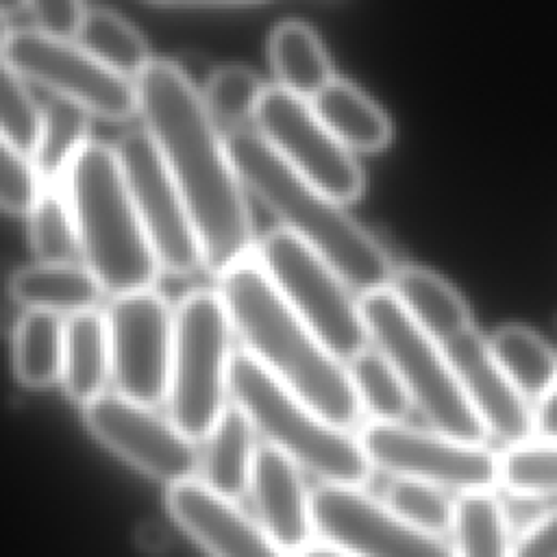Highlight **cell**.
<instances>
[{"instance_id": "30bf717a", "label": "cell", "mask_w": 557, "mask_h": 557, "mask_svg": "<svg viewBox=\"0 0 557 557\" xmlns=\"http://www.w3.org/2000/svg\"><path fill=\"white\" fill-rule=\"evenodd\" d=\"M359 442L372 466L394 476L416 479L461 494L492 492L498 483V455L485 444L463 442L433 429L370 420Z\"/></svg>"}, {"instance_id": "f1b7e54d", "label": "cell", "mask_w": 557, "mask_h": 557, "mask_svg": "<svg viewBox=\"0 0 557 557\" xmlns=\"http://www.w3.org/2000/svg\"><path fill=\"white\" fill-rule=\"evenodd\" d=\"M89 115L78 102L50 94L41 102V133L30 154L41 181H54L65 174L74 157L89 141Z\"/></svg>"}, {"instance_id": "7402d4cb", "label": "cell", "mask_w": 557, "mask_h": 557, "mask_svg": "<svg viewBox=\"0 0 557 557\" xmlns=\"http://www.w3.org/2000/svg\"><path fill=\"white\" fill-rule=\"evenodd\" d=\"M309 102L329 131L348 148L376 150L392 137L389 115L348 78L333 76Z\"/></svg>"}, {"instance_id": "603a6c76", "label": "cell", "mask_w": 557, "mask_h": 557, "mask_svg": "<svg viewBox=\"0 0 557 557\" xmlns=\"http://www.w3.org/2000/svg\"><path fill=\"white\" fill-rule=\"evenodd\" d=\"M109 376V335L107 318L98 309H87L63 320V392L87 405L102 394Z\"/></svg>"}, {"instance_id": "ba28073f", "label": "cell", "mask_w": 557, "mask_h": 557, "mask_svg": "<svg viewBox=\"0 0 557 557\" xmlns=\"http://www.w3.org/2000/svg\"><path fill=\"white\" fill-rule=\"evenodd\" d=\"M259 265L283 300L344 363L370 346V335L350 285L313 248L283 226L257 244Z\"/></svg>"}, {"instance_id": "3957f363", "label": "cell", "mask_w": 557, "mask_h": 557, "mask_svg": "<svg viewBox=\"0 0 557 557\" xmlns=\"http://www.w3.org/2000/svg\"><path fill=\"white\" fill-rule=\"evenodd\" d=\"M226 146L242 183L281 220L283 228L326 259L361 294L389 287L394 265L385 248L339 200L298 174L257 133L233 128Z\"/></svg>"}, {"instance_id": "ac0fdd59", "label": "cell", "mask_w": 557, "mask_h": 557, "mask_svg": "<svg viewBox=\"0 0 557 557\" xmlns=\"http://www.w3.org/2000/svg\"><path fill=\"white\" fill-rule=\"evenodd\" d=\"M250 494L257 520L281 550H300L309 544L313 527L311 496L305 490L298 466L270 444L255 455Z\"/></svg>"}, {"instance_id": "f35d334b", "label": "cell", "mask_w": 557, "mask_h": 557, "mask_svg": "<svg viewBox=\"0 0 557 557\" xmlns=\"http://www.w3.org/2000/svg\"><path fill=\"white\" fill-rule=\"evenodd\" d=\"M533 416H535V435L542 440H557V381L533 405Z\"/></svg>"}, {"instance_id": "d590c367", "label": "cell", "mask_w": 557, "mask_h": 557, "mask_svg": "<svg viewBox=\"0 0 557 557\" xmlns=\"http://www.w3.org/2000/svg\"><path fill=\"white\" fill-rule=\"evenodd\" d=\"M41 176L28 154L2 144L0 150V202L9 213H28L41 196Z\"/></svg>"}, {"instance_id": "7c38bea8", "label": "cell", "mask_w": 557, "mask_h": 557, "mask_svg": "<svg viewBox=\"0 0 557 557\" xmlns=\"http://www.w3.org/2000/svg\"><path fill=\"white\" fill-rule=\"evenodd\" d=\"M124 181L161 268L174 274L202 263L200 242L187 205L146 128H131L113 144Z\"/></svg>"}, {"instance_id": "5b68a950", "label": "cell", "mask_w": 557, "mask_h": 557, "mask_svg": "<svg viewBox=\"0 0 557 557\" xmlns=\"http://www.w3.org/2000/svg\"><path fill=\"white\" fill-rule=\"evenodd\" d=\"M228 394L265 444L287 455L296 466L307 468L329 485L361 487L368 481L372 463L359 437L329 422L292 394L244 348L233 352Z\"/></svg>"}, {"instance_id": "cb8c5ba5", "label": "cell", "mask_w": 557, "mask_h": 557, "mask_svg": "<svg viewBox=\"0 0 557 557\" xmlns=\"http://www.w3.org/2000/svg\"><path fill=\"white\" fill-rule=\"evenodd\" d=\"M268 57L278 85L300 98L311 100L335 76L320 35L298 17H287L272 26Z\"/></svg>"}, {"instance_id": "e0dca14e", "label": "cell", "mask_w": 557, "mask_h": 557, "mask_svg": "<svg viewBox=\"0 0 557 557\" xmlns=\"http://www.w3.org/2000/svg\"><path fill=\"white\" fill-rule=\"evenodd\" d=\"M165 505L172 520L211 557H285L259 520L198 479L170 485Z\"/></svg>"}, {"instance_id": "5bb4252c", "label": "cell", "mask_w": 557, "mask_h": 557, "mask_svg": "<svg viewBox=\"0 0 557 557\" xmlns=\"http://www.w3.org/2000/svg\"><path fill=\"white\" fill-rule=\"evenodd\" d=\"M83 422L120 459L168 487L194 479L202 461L196 442L170 418L117 392H102L83 405Z\"/></svg>"}, {"instance_id": "ffe728a7", "label": "cell", "mask_w": 557, "mask_h": 557, "mask_svg": "<svg viewBox=\"0 0 557 557\" xmlns=\"http://www.w3.org/2000/svg\"><path fill=\"white\" fill-rule=\"evenodd\" d=\"M9 296L22 305L24 311L48 313H81L96 309L100 294L104 292L98 278L74 261H35L20 265L9 274Z\"/></svg>"}, {"instance_id": "4316f807", "label": "cell", "mask_w": 557, "mask_h": 557, "mask_svg": "<svg viewBox=\"0 0 557 557\" xmlns=\"http://www.w3.org/2000/svg\"><path fill=\"white\" fill-rule=\"evenodd\" d=\"M76 41L122 76H139L150 57L144 35L117 11L109 7H87Z\"/></svg>"}, {"instance_id": "44dd1931", "label": "cell", "mask_w": 557, "mask_h": 557, "mask_svg": "<svg viewBox=\"0 0 557 557\" xmlns=\"http://www.w3.org/2000/svg\"><path fill=\"white\" fill-rule=\"evenodd\" d=\"M255 426L250 418L233 400L222 409L213 429L209 431L202 455V483L213 492L237 500L248 487L257 455Z\"/></svg>"}, {"instance_id": "4dcf8cb0", "label": "cell", "mask_w": 557, "mask_h": 557, "mask_svg": "<svg viewBox=\"0 0 557 557\" xmlns=\"http://www.w3.org/2000/svg\"><path fill=\"white\" fill-rule=\"evenodd\" d=\"M498 483L522 498L557 496V440L533 437L498 455Z\"/></svg>"}, {"instance_id": "d6a6232c", "label": "cell", "mask_w": 557, "mask_h": 557, "mask_svg": "<svg viewBox=\"0 0 557 557\" xmlns=\"http://www.w3.org/2000/svg\"><path fill=\"white\" fill-rule=\"evenodd\" d=\"M263 89L265 83L250 65L224 63L207 76L202 100L215 124L237 126L239 122L255 117Z\"/></svg>"}, {"instance_id": "4fadbf2b", "label": "cell", "mask_w": 557, "mask_h": 557, "mask_svg": "<svg viewBox=\"0 0 557 557\" xmlns=\"http://www.w3.org/2000/svg\"><path fill=\"white\" fill-rule=\"evenodd\" d=\"M109 376L115 392L141 405L168 400L174 309L150 289L113 296L104 309Z\"/></svg>"}, {"instance_id": "836d02e7", "label": "cell", "mask_w": 557, "mask_h": 557, "mask_svg": "<svg viewBox=\"0 0 557 557\" xmlns=\"http://www.w3.org/2000/svg\"><path fill=\"white\" fill-rule=\"evenodd\" d=\"M383 503L411 527L442 537L453 531L455 500L446 490L424 481L394 476L383 494Z\"/></svg>"}, {"instance_id": "d6986e66", "label": "cell", "mask_w": 557, "mask_h": 557, "mask_svg": "<svg viewBox=\"0 0 557 557\" xmlns=\"http://www.w3.org/2000/svg\"><path fill=\"white\" fill-rule=\"evenodd\" d=\"M389 292L409 318L440 346L474 326L463 296L435 270L422 265L394 268Z\"/></svg>"}, {"instance_id": "9c48e42d", "label": "cell", "mask_w": 557, "mask_h": 557, "mask_svg": "<svg viewBox=\"0 0 557 557\" xmlns=\"http://www.w3.org/2000/svg\"><path fill=\"white\" fill-rule=\"evenodd\" d=\"M2 59L24 81H35L98 115L126 120L139 111L135 81L104 65L78 41L24 26L2 35Z\"/></svg>"}, {"instance_id": "e575fe53", "label": "cell", "mask_w": 557, "mask_h": 557, "mask_svg": "<svg viewBox=\"0 0 557 557\" xmlns=\"http://www.w3.org/2000/svg\"><path fill=\"white\" fill-rule=\"evenodd\" d=\"M41 133V104L33 98L22 76L2 65L0 72V137L2 144L33 154Z\"/></svg>"}, {"instance_id": "9a60e30c", "label": "cell", "mask_w": 557, "mask_h": 557, "mask_svg": "<svg viewBox=\"0 0 557 557\" xmlns=\"http://www.w3.org/2000/svg\"><path fill=\"white\" fill-rule=\"evenodd\" d=\"M311 513L322 540L355 557H457L455 546L411 527L361 487L320 485Z\"/></svg>"}, {"instance_id": "8d00e7d4", "label": "cell", "mask_w": 557, "mask_h": 557, "mask_svg": "<svg viewBox=\"0 0 557 557\" xmlns=\"http://www.w3.org/2000/svg\"><path fill=\"white\" fill-rule=\"evenodd\" d=\"M85 9L87 7L76 0H37L26 4L30 28L57 39H70L78 35Z\"/></svg>"}, {"instance_id": "1f68e13d", "label": "cell", "mask_w": 557, "mask_h": 557, "mask_svg": "<svg viewBox=\"0 0 557 557\" xmlns=\"http://www.w3.org/2000/svg\"><path fill=\"white\" fill-rule=\"evenodd\" d=\"M28 242L37 261H72L78 250L70 200L59 187H44L28 211Z\"/></svg>"}, {"instance_id": "ab89813d", "label": "cell", "mask_w": 557, "mask_h": 557, "mask_svg": "<svg viewBox=\"0 0 557 557\" xmlns=\"http://www.w3.org/2000/svg\"><path fill=\"white\" fill-rule=\"evenodd\" d=\"M296 557H355V555H350L348 550H344L335 544L322 542V544H307L305 548H300L296 553Z\"/></svg>"}, {"instance_id": "8992f818", "label": "cell", "mask_w": 557, "mask_h": 557, "mask_svg": "<svg viewBox=\"0 0 557 557\" xmlns=\"http://www.w3.org/2000/svg\"><path fill=\"white\" fill-rule=\"evenodd\" d=\"M359 309L370 344L394 366L429 426L463 442L483 444L487 431L472 409L450 359L409 318L389 287L361 294Z\"/></svg>"}, {"instance_id": "74e56055", "label": "cell", "mask_w": 557, "mask_h": 557, "mask_svg": "<svg viewBox=\"0 0 557 557\" xmlns=\"http://www.w3.org/2000/svg\"><path fill=\"white\" fill-rule=\"evenodd\" d=\"M516 557H557V507L524 529L516 542Z\"/></svg>"}, {"instance_id": "2e32d148", "label": "cell", "mask_w": 557, "mask_h": 557, "mask_svg": "<svg viewBox=\"0 0 557 557\" xmlns=\"http://www.w3.org/2000/svg\"><path fill=\"white\" fill-rule=\"evenodd\" d=\"M442 348L487 435L503 440L507 446L533 440V405L500 368L490 339L472 326Z\"/></svg>"}, {"instance_id": "f546056e", "label": "cell", "mask_w": 557, "mask_h": 557, "mask_svg": "<svg viewBox=\"0 0 557 557\" xmlns=\"http://www.w3.org/2000/svg\"><path fill=\"white\" fill-rule=\"evenodd\" d=\"M346 370L361 409H366L372 420L400 422L407 416L409 407L413 405L411 396L394 366L379 348L372 344L366 346L346 361Z\"/></svg>"}, {"instance_id": "6da1fadb", "label": "cell", "mask_w": 557, "mask_h": 557, "mask_svg": "<svg viewBox=\"0 0 557 557\" xmlns=\"http://www.w3.org/2000/svg\"><path fill=\"white\" fill-rule=\"evenodd\" d=\"M144 128L152 137L194 222L202 265L215 276L250 259L255 231L244 183L202 94L170 59L135 78Z\"/></svg>"}, {"instance_id": "484cf974", "label": "cell", "mask_w": 557, "mask_h": 557, "mask_svg": "<svg viewBox=\"0 0 557 557\" xmlns=\"http://www.w3.org/2000/svg\"><path fill=\"white\" fill-rule=\"evenodd\" d=\"M63 320L48 311H24L11 333V368L26 387H46L61 376Z\"/></svg>"}, {"instance_id": "d4e9b609", "label": "cell", "mask_w": 557, "mask_h": 557, "mask_svg": "<svg viewBox=\"0 0 557 557\" xmlns=\"http://www.w3.org/2000/svg\"><path fill=\"white\" fill-rule=\"evenodd\" d=\"M487 339L500 368L533 405L555 385L557 352L540 333L524 324H503Z\"/></svg>"}, {"instance_id": "277c9868", "label": "cell", "mask_w": 557, "mask_h": 557, "mask_svg": "<svg viewBox=\"0 0 557 557\" xmlns=\"http://www.w3.org/2000/svg\"><path fill=\"white\" fill-rule=\"evenodd\" d=\"M83 265L113 296L150 289L159 261L131 200L113 146L89 139L65 172Z\"/></svg>"}, {"instance_id": "83f0119b", "label": "cell", "mask_w": 557, "mask_h": 557, "mask_svg": "<svg viewBox=\"0 0 557 557\" xmlns=\"http://www.w3.org/2000/svg\"><path fill=\"white\" fill-rule=\"evenodd\" d=\"M453 535L457 557H516L507 511L492 492L455 498Z\"/></svg>"}, {"instance_id": "7a4b0ae2", "label": "cell", "mask_w": 557, "mask_h": 557, "mask_svg": "<svg viewBox=\"0 0 557 557\" xmlns=\"http://www.w3.org/2000/svg\"><path fill=\"white\" fill-rule=\"evenodd\" d=\"M233 333L281 385L329 422L348 429L361 403L346 363L283 300L259 263L246 259L218 276Z\"/></svg>"}, {"instance_id": "52a82bcc", "label": "cell", "mask_w": 557, "mask_h": 557, "mask_svg": "<svg viewBox=\"0 0 557 557\" xmlns=\"http://www.w3.org/2000/svg\"><path fill=\"white\" fill-rule=\"evenodd\" d=\"M231 333L218 289H191L174 307L168 407L170 420L194 442L209 435L228 405Z\"/></svg>"}, {"instance_id": "8fae6325", "label": "cell", "mask_w": 557, "mask_h": 557, "mask_svg": "<svg viewBox=\"0 0 557 557\" xmlns=\"http://www.w3.org/2000/svg\"><path fill=\"white\" fill-rule=\"evenodd\" d=\"M257 133L309 183L344 202L361 194L363 172L344 146L318 117L311 102L281 87L265 85L255 109Z\"/></svg>"}]
</instances>
